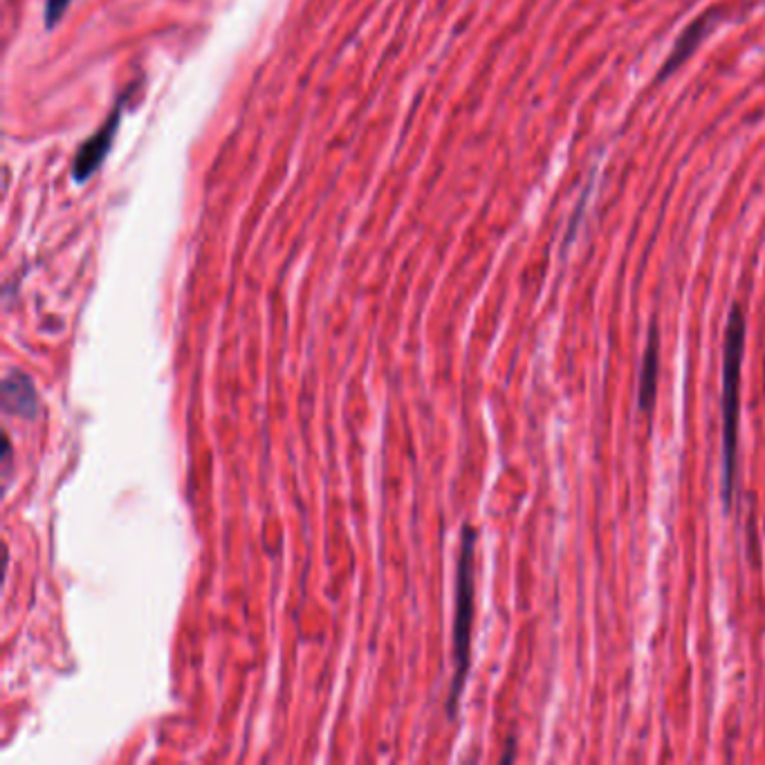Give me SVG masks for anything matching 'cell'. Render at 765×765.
I'll return each mask as SVG.
<instances>
[{"mask_svg":"<svg viewBox=\"0 0 765 765\" xmlns=\"http://www.w3.org/2000/svg\"><path fill=\"white\" fill-rule=\"evenodd\" d=\"M745 313L741 304H734L728 317L726 346H722V498L730 507L734 474H737V449H739V413H741V366L745 351Z\"/></svg>","mask_w":765,"mask_h":765,"instance_id":"6da1fadb","label":"cell"},{"mask_svg":"<svg viewBox=\"0 0 765 765\" xmlns=\"http://www.w3.org/2000/svg\"><path fill=\"white\" fill-rule=\"evenodd\" d=\"M476 530L472 526L462 528L460 560L456 577V617H454V683L449 690L447 711L456 714L458 701L464 687L467 671H470L472 651V624H474V598H476Z\"/></svg>","mask_w":765,"mask_h":765,"instance_id":"7a4b0ae2","label":"cell"},{"mask_svg":"<svg viewBox=\"0 0 765 765\" xmlns=\"http://www.w3.org/2000/svg\"><path fill=\"white\" fill-rule=\"evenodd\" d=\"M119 121H121V104H117L113 108V113L99 126L97 133H93L86 142L79 146V151H76V155L72 160V178H74V183L83 185V183L91 180L99 172V166L104 164V160L110 153L113 142L117 138Z\"/></svg>","mask_w":765,"mask_h":765,"instance_id":"3957f363","label":"cell"},{"mask_svg":"<svg viewBox=\"0 0 765 765\" xmlns=\"http://www.w3.org/2000/svg\"><path fill=\"white\" fill-rule=\"evenodd\" d=\"M722 19V10L720 8H711L707 10L705 14H701L696 21H692V25L685 27V32L678 36L675 40V46L669 55V59L664 61V66L660 68V74H658V83H662L664 79H669L680 66H683L696 50L698 46L703 44V38L716 27V23Z\"/></svg>","mask_w":765,"mask_h":765,"instance_id":"277c9868","label":"cell"},{"mask_svg":"<svg viewBox=\"0 0 765 765\" xmlns=\"http://www.w3.org/2000/svg\"><path fill=\"white\" fill-rule=\"evenodd\" d=\"M658 377H660V328L658 319L651 321L649 328V342L643 357V370H640V391H637V407L643 413H651L658 396Z\"/></svg>","mask_w":765,"mask_h":765,"instance_id":"5b68a950","label":"cell"},{"mask_svg":"<svg viewBox=\"0 0 765 765\" xmlns=\"http://www.w3.org/2000/svg\"><path fill=\"white\" fill-rule=\"evenodd\" d=\"M12 381H14L12 377L5 379V396H16V404H14L10 411L32 417V415L36 413V393H34L32 381L25 377V379H23V387H19V385L14 387Z\"/></svg>","mask_w":765,"mask_h":765,"instance_id":"8992f818","label":"cell"},{"mask_svg":"<svg viewBox=\"0 0 765 765\" xmlns=\"http://www.w3.org/2000/svg\"><path fill=\"white\" fill-rule=\"evenodd\" d=\"M70 3H72V0H46V14H44V19H46V27H48V30H52L55 25H59V21H61L63 14L68 12Z\"/></svg>","mask_w":765,"mask_h":765,"instance_id":"52a82bcc","label":"cell"}]
</instances>
